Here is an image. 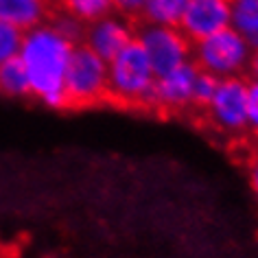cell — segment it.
<instances>
[{"instance_id": "6da1fadb", "label": "cell", "mask_w": 258, "mask_h": 258, "mask_svg": "<svg viewBox=\"0 0 258 258\" xmlns=\"http://www.w3.org/2000/svg\"><path fill=\"white\" fill-rule=\"evenodd\" d=\"M73 48L75 44L68 42L53 27V22H44L27 31L22 37L18 59L27 70L31 96H35L50 109L68 107L63 77H66Z\"/></svg>"}, {"instance_id": "7a4b0ae2", "label": "cell", "mask_w": 258, "mask_h": 258, "mask_svg": "<svg viewBox=\"0 0 258 258\" xmlns=\"http://www.w3.org/2000/svg\"><path fill=\"white\" fill-rule=\"evenodd\" d=\"M156 73L136 37L107 61V99L125 107H151Z\"/></svg>"}, {"instance_id": "3957f363", "label": "cell", "mask_w": 258, "mask_h": 258, "mask_svg": "<svg viewBox=\"0 0 258 258\" xmlns=\"http://www.w3.org/2000/svg\"><path fill=\"white\" fill-rule=\"evenodd\" d=\"M251 53L254 50L245 44L243 37L228 27L192 44L190 59L202 73H208L217 79H230V77H245Z\"/></svg>"}, {"instance_id": "277c9868", "label": "cell", "mask_w": 258, "mask_h": 258, "mask_svg": "<svg viewBox=\"0 0 258 258\" xmlns=\"http://www.w3.org/2000/svg\"><path fill=\"white\" fill-rule=\"evenodd\" d=\"M68 107H88L107 99V61L86 44H77L63 77Z\"/></svg>"}, {"instance_id": "5b68a950", "label": "cell", "mask_w": 258, "mask_h": 258, "mask_svg": "<svg viewBox=\"0 0 258 258\" xmlns=\"http://www.w3.org/2000/svg\"><path fill=\"white\" fill-rule=\"evenodd\" d=\"M206 116L210 125L225 136H241L243 132H247V79H219L217 92L206 107Z\"/></svg>"}, {"instance_id": "8992f818", "label": "cell", "mask_w": 258, "mask_h": 258, "mask_svg": "<svg viewBox=\"0 0 258 258\" xmlns=\"http://www.w3.org/2000/svg\"><path fill=\"white\" fill-rule=\"evenodd\" d=\"M136 40L143 44L156 77L190 61L192 44L186 40L177 27H158V24H136Z\"/></svg>"}, {"instance_id": "52a82bcc", "label": "cell", "mask_w": 258, "mask_h": 258, "mask_svg": "<svg viewBox=\"0 0 258 258\" xmlns=\"http://www.w3.org/2000/svg\"><path fill=\"white\" fill-rule=\"evenodd\" d=\"M232 3L230 0H188L186 11L179 22V31L190 44L206 40L232 24Z\"/></svg>"}, {"instance_id": "ba28073f", "label": "cell", "mask_w": 258, "mask_h": 258, "mask_svg": "<svg viewBox=\"0 0 258 258\" xmlns=\"http://www.w3.org/2000/svg\"><path fill=\"white\" fill-rule=\"evenodd\" d=\"M199 68L195 61H186L169 73L156 77L151 107L162 112H182L192 105V86H195Z\"/></svg>"}, {"instance_id": "9c48e42d", "label": "cell", "mask_w": 258, "mask_h": 258, "mask_svg": "<svg viewBox=\"0 0 258 258\" xmlns=\"http://www.w3.org/2000/svg\"><path fill=\"white\" fill-rule=\"evenodd\" d=\"M136 37V24L118 14H109L101 20H96L86 27L83 44L101 57L103 61H109L116 57L129 42Z\"/></svg>"}, {"instance_id": "30bf717a", "label": "cell", "mask_w": 258, "mask_h": 258, "mask_svg": "<svg viewBox=\"0 0 258 258\" xmlns=\"http://www.w3.org/2000/svg\"><path fill=\"white\" fill-rule=\"evenodd\" d=\"M50 0H0V22L20 29L22 33L48 22Z\"/></svg>"}, {"instance_id": "8fae6325", "label": "cell", "mask_w": 258, "mask_h": 258, "mask_svg": "<svg viewBox=\"0 0 258 258\" xmlns=\"http://www.w3.org/2000/svg\"><path fill=\"white\" fill-rule=\"evenodd\" d=\"M188 0H147L138 22L158 27H179Z\"/></svg>"}, {"instance_id": "7c38bea8", "label": "cell", "mask_w": 258, "mask_h": 258, "mask_svg": "<svg viewBox=\"0 0 258 258\" xmlns=\"http://www.w3.org/2000/svg\"><path fill=\"white\" fill-rule=\"evenodd\" d=\"M0 94L11 96V99H22V96H31L29 88V77L24 70L22 61L9 59L5 63H0Z\"/></svg>"}, {"instance_id": "4fadbf2b", "label": "cell", "mask_w": 258, "mask_h": 258, "mask_svg": "<svg viewBox=\"0 0 258 258\" xmlns=\"http://www.w3.org/2000/svg\"><path fill=\"white\" fill-rule=\"evenodd\" d=\"M59 5L63 9V14L77 18L86 27L114 11L112 0H59Z\"/></svg>"}, {"instance_id": "5bb4252c", "label": "cell", "mask_w": 258, "mask_h": 258, "mask_svg": "<svg viewBox=\"0 0 258 258\" xmlns=\"http://www.w3.org/2000/svg\"><path fill=\"white\" fill-rule=\"evenodd\" d=\"M232 29L245 40L251 50H258V11H236L232 14Z\"/></svg>"}, {"instance_id": "9a60e30c", "label": "cell", "mask_w": 258, "mask_h": 258, "mask_svg": "<svg viewBox=\"0 0 258 258\" xmlns=\"http://www.w3.org/2000/svg\"><path fill=\"white\" fill-rule=\"evenodd\" d=\"M22 37H24V33L20 29L0 22V63L16 59V57L20 55Z\"/></svg>"}, {"instance_id": "2e32d148", "label": "cell", "mask_w": 258, "mask_h": 258, "mask_svg": "<svg viewBox=\"0 0 258 258\" xmlns=\"http://www.w3.org/2000/svg\"><path fill=\"white\" fill-rule=\"evenodd\" d=\"M217 86H219L217 77L199 70L195 86H192V107H199V109L208 107V103L212 101V96H215V92H217Z\"/></svg>"}, {"instance_id": "e0dca14e", "label": "cell", "mask_w": 258, "mask_h": 258, "mask_svg": "<svg viewBox=\"0 0 258 258\" xmlns=\"http://www.w3.org/2000/svg\"><path fill=\"white\" fill-rule=\"evenodd\" d=\"M50 22H53V27L59 31V33L66 37L68 42H73L75 46H77V44H83V35H86V24L79 22L77 18L68 16V14H61L59 18H55V20H50Z\"/></svg>"}, {"instance_id": "ac0fdd59", "label": "cell", "mask_w": 258, "mask_h": 258, "mask_svg": "<svg viewBox=\"0 0 258 258\" xmlns=\"http://www.w3.org/2000/svg\"><path fill=\"white\" fill-rule=\"evenodd\" d=\"M147 0H112V7H114V14H118L127 20H140L143 16V9H145Z\"/></svg>"}, {"instance_id": "d6986e66", "label": "cell", "mask_w": 258, "mask_h": 258, "mask_svg": "<svg viewBox=\"0 0 258 258\" xmlns=\"http://www.w3.org/2000/svg\"><path fill=\"white\" fill-rule=\"evenodd\" d=\"M247 122L249 129H258V79H247Z\"/></svg>"}, {"instance_id": "ffe728a7", "label": "cell", "mask_w": 258, "mask_h": 258, "mask_svg": "<svg viewBox=\"0 0 258 258\" xmlns=\"http://www.w3.org/2000/svg\"><path fill=\"white\" fill-rule=\"evenodd\" d=\"M247 179H249L251 192L258 197V153L249 160V164H247Z\"/></svg>"}, {"instance_id": "44dd1931", "label": "cell", "mask_w": 258, "mask_h": 258, "mask_svg": "<svg viewBox=\"0 0 258 258\" xmlns=\"http://www.w3.org/2000/svg\"><path fill=\"white\" fill-rule=\"evenodd\" d=\"M236 11H258V0H230Z\"/></svg>"}, {"instance_id": "7402d4cb", "label": "cell", "mask_w": 258, "mask_h": 258, "mask_svg": "<svg viewBox=\"0 0 258 258\" xmlns=\"http://www.w3.org/2000/svg\"><path fill=\"white\" fill-rule=\"evenodd\" d=\"M254 149H256V153H258V129L254 132Z\"/></svg>"}]
</instances>
